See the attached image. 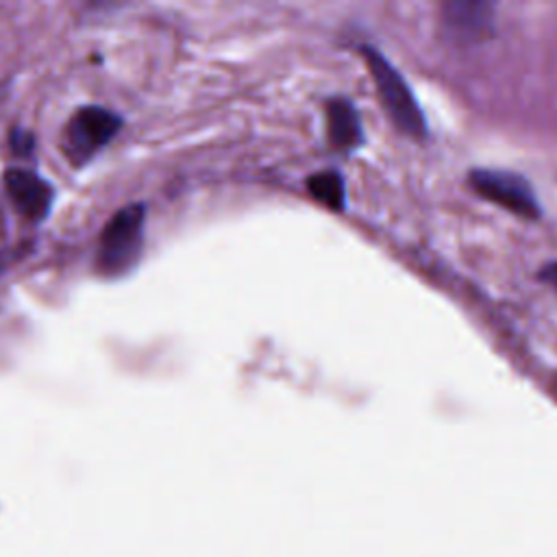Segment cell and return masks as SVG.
<instances>
[{"label": "cell", "instance_id": "6da1fadb", "mask_svg": "<svg viewBox=\"0 0 557 557\" xmlns=\"http://www.w3.org/2000/svg\"><path fill=\"white\" fill-rule=\"evenodd\" d=\"M144 205H128L107 222L96 252V268L102 274L120 276L137 263L144 250Z\"/></svg>", "mask_w": 557, "mask_h": 557}, {"label": "cell", "instance_id": "7a4b0ae2", "mask_svg": "<svg viewBox=\"0 0 557 557\" xmlns=\"http://www.w3.org/2000/svg\"><path fill=\"white\" fill-rule=\"evenodd\" d=\"M363 59L370 67V74L374 78L379 98L392 117V122L411 137H422L426 133V122L422 115V109L409 87V83L403 78V74L374 48H363Z\"/></svg>", "mask_w": 557, "mask_h": 557}, {"label": "cell", "instance_id": "3957f363", "mask_svg": "<svg viewBox=\"0 0 557 557\" xmlns=\"http://www.w3.org/2000/svg\"><path fill=\"white\" fill-rule=\"evenodd\" d=\"M468 183L481 198L520 215V218H540V200L529 185V181L516 172L476 168L468 174Z\"/></svg>", "mask_w": 557, "mask_h": 557}, {"label": "cell", "instance_id": "277c9868", "mask_svg": "<svg viewBox=\"0 0 557 557\" xmlns=\"http://www.w3.org/2000/svg\"><path fill=\"white\" fill-rule=\"evenodd\" d=\"M122 120L102 107H81L63 131V150L72 163H85L120 131Z\"/></svg>", "mask_w": 557, "mask_h": 557}, {"label": "cell", "instance_id": "5b68a950", "mask_svg": "<svg viewBox=\"0 0 557 557\" xmlns=\"http://www.w3.org/2000/svg\"><path fill=\"white\" fill-rule=\"evenodd\" d=\"M4 187L15 207L33 220L46 215L52 202V187L30 170L11 168L4 172Z\"/></svg>", "mask_w": 557, "mask_h": 557}, {"label": "cell", "instance_id": "8992f818", "mask_svg": "<svg viewBox=\"0 0 557 557\" xmlns=\"http://www.w3.org/2000/svg\"><path fill=\"white\" fill-rule=\"evenodd\" d=\"M442 22L450 37L474 41L487 35L492 24V4L487 2H448L444 4Z\"/></svg>", "mask_w": 557, "mask_h": 557}, {"label": "cell", "instance_id": "52a82bcc", "mask_svg": "<svg viewBox=\"0 0 557 557\" xmlns=\"http://www.w3.org/2000/svg\"><path fill=\"white\" fill-rule=\"evenodd\" d=\"M326 120H329V135L337 148H355L363 139L359 113L346 98H335L326 104Z\"/></svg>", "mask_w": 557, "mask_h": 557}, {"label": "cell", "instance_id": "ba28073f", "mask_svg": "<svg viewBox=\"0 0 557 557\" xmlns=\"http://www.w3.org/2000/svg\"><path fill=\"white\" fill-rule=\"evenodd\" d=\"M309 194L320 200L322 205H326L333 211H342L346 205V191H344V178L329 170V172H318L307 181Z\"/></svg>", "mask_w": 557, "mask_h": 557}, {"label": "cell", "instance_id": "9c48e42d", "mask_svg": "<svg viewBox=\"0 0 557 557\" xmlns=\"http://www.w3.org/2000/svg\"><path fill=\"white\" fill-rule=\"evenodd\" d=\"M11 146H13L15 152L24 154V152H28V150L33 148V135L26 133V131H13V135H11Z\"/></svg>", "mask_w": 557, "mask_h": 557}, {"label": "cell", "instance_id": "30bf717a", "mask_svg": "<svg viewBox=\"0 0 557 557\" xmlns=\"http://www.w3.org/2000/svg\"><path fill=\"white\" fill-rule=\"evenodd\" d=\"M537 276H540L542 283H546V285H550L553 289H557V261L546 263V265L537 272Z\"/></svg>", "mask_w": 557, "mask_h": 557}]
</instances>
